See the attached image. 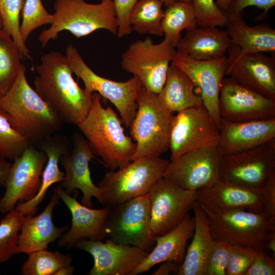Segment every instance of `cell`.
<instances>
[{
  "label": "cell",
  "instance_id": "obj_1",
  "mask_svg": "<svg viewBox=\"0 0 275 275\" xmlns=\"http://www.w3.org/2000/svg\"><path fill=\"white\" fill-rule=\"evenodd\" d=\"M35 90L63 123L77 125L87 116L92 94L80 87L72 76L66 56L51 51L42 56L36 67Z\"/></svg>",
  "mask_w": 275,
  "mask_h": 275
},
{
  "label": "cell",
  "instance_id": "obj_2",
  "mask_svg": "<svg viewBox=\"0 0 275 275\" xmlns=\"http://www.w3.org/2000/svg\"><path fill=\"white\" fill-rule=\"evenodd\" d=\"M26 68L21 64L17 76L8 91L0 97V107L12 126L31 142L60 132L63 123L51 106L28 82Z\"/></svg>",
  "mask_w": 275,
  "mask_h": 275
},
{
  "label": "cell",
  "instance_id": "obj_3",
  "mask_svg": "<svg viewBox=\"0 0 275 275\" xmlns=\"http://www.w3.org/2000/svg\"><path fill=\"white\" fill-rule=\"evenodd\" d=\"M101 96L94 92L85 119L77 126L94 154L102 158L111 171L121 169L132 161L136 145L126 135L122 120L110 106L103 107Z\"/></svg>",
  "mask_w": 275,
  "mask_h": 275
},
{
  "label": "cell",
  "instance_id": "obj_4",
  "mask_svg": "<svg viewBox=\"0 0 275 275\" xmlns=\"http://www.w3.org/2000/svg\"><path fill=\"white\" fill-rule=\"evenodd\" d=\"M53 8L50 26L43 30L38 37L43 47L50 41L57 39L59 33L64 31L77 38L99 29L117 35L118 21L112 0H101L97 4L84 0H55Z\"/></svg>",
  "mask_w": 275,
  "mask_h": 275
},
{
  "label": "cell",
  "instance_id": "obj_5",
  "mask_svg": "<svg viewBox=\"0 0 275 275\" xmlns=\"http://www.w3.org/2000/svg\"><path fill=\"white\" fill-rule=\"evenodd\" d=\"M136 102V114L129 126L136 145L132 160L160 156L169 150L173 113L162 104L157 94L143 86Z\"/></svg>",
  "mask_w": 275,
  "mask_h": 275
},
{
  "label": "cell",
  "instance_id": "obj_6",
  "mask_svg": "<svg viewBox=\"0 0 275 275\" xmlns=\"http://www.w3.org/2000/svg\"><path fill=\"white\" fill-rule=\"evenodd\" d=\"M169 162L160 156L147 157L133 160L117 171L106 172L98 184L101 203L111 206L147 194L163 177Z\"/></svg>",
  "mask_w": 275,
  "mask_h": 275
},
{
  "label": "cell",
  "instance_id": "obj_7",
  "mask_svg": "<svg viewBox=\"0 0 275 275\" xmlns=\"http://www.w3.org/2000/svg\"><path fill=\"white\" fill-rule=\"evenodd\" d=\"M200 205L208 218L213 240L267 252L265 243L270 233L275 231V222L264 214L243 209L213 212Z\"/></svg>",
  "mask_w": 275,
  "mask_h": 275
},
{
  "label": "cell",
  "instance_id": "obj_8",
  "mask_svg": "<svg viewBox=\"0 0 275 275\" xmlns=\"http://www.w3.org/2000/svg\"><path fill=\"white\" fill-rule=\"evenodd\" d=\"M104 229L107 237L113 242L137 246L149 253L155 241L151 229L148 193L109 206Z\"/></svg>",
  "mask_w": 275,
  "mask_h": 275
},
{
  "label": "cell",
  "instance_id": "obj_9",
  "mask_svg": "<svg viewBox=\"0 0 275 275\" xmlns=\"http://www.w3.org/2000/svg\"><path fill=\"white\" fill-rule=\"evenodd\" d=\"M65 56L73 73L84 82L86 91L91 94L96 92L108 100L118 109L122 122L129 127L136 114V100L142 87L140 79L133 76L125 81L118 82L97 75L72 44L66 47Z\"/></svg>",
  "mask_w": 275,
  "mask_h": 275
},
{
  "label": "cell",
  "instance_id": "obj_10",
  "mask_svg": "<svg viewBox=\"0 0 275 275\" xmlns=\"http://www.w3.org/2000/svg\"><path fill=\"white\" fill-rule=\"evenodd\" d=\"M177 49L166 39L154 44L150 37L132 43L122 55V68L141 81L147 90L158 94Z\"/></svg>",
  "mask_w": 275,
  "mask_h": 275
},
{
  "label": "cell",
  "instance_id": "obj_11",
  "mask_svg": "<svg viewBox=\"0 0 275 275\" xmlns=\"http://www.w3.org/2000/svg\"><path fill=\"white\" fill-rule=\"evenodd\" d=\"M275 177V141L222 156L219 179L248 188L263 189Z\"/></svg>",
  "mask_w": 275,
  "mask_h": 275
},
{
  "label": "cell",
  "instance_id": "obj_12",
  "mask_svg": "<svg viewBox=\"0 0 275 275\" xmlns=\"http://www.w3.org/2000/svg\"><path fill=\"white\" fill-rule=\"evenodd\" d=\"M219 129L203 105L173 116L169 149L171 161L189 151L217 144Z\"/></svg>",
  "mask_w": 275,
  "mask_h": 275
},
{
  "label": "cell",
  "instance_id": "obj_13",
  "mask_svg": "<svg viewBox=\"0 0 275 275\" xmlns=\"http://www.w3.org/2000/svg\"><path fill=\"white\" fill-rule=\"evenodd\" d=\"M221 157L218 143L189 151L169 161L163 178L188 190L209 187L219 179Z\"/></svg>",
  "mask_w": 275,
  "mask_h": 275
},
{
  "label": "cell",
  "instance_id": "obj_14",
  "mask_svg": "<svg viewBox=\"0 0 275 275\" xmlns=\"http://www.w3.org/2000/svg\"><path fill=\"white\" fill-rule=\"evenodd\" d=\"M195 194L163 177L152 185L148 195L154 237L169 232L183 219L192 209Z\"/></svg>",
  "mask_w": 275,
  "mask_h": 275
},
{
  "label": "cell",
  "instance_id": "obj_15",
  "mask_svg": "<svg viewBox=\"0 0 275 275\" xmlns=\"http://www.w3.org/2000/svg\"><path fill=\"white\" fill-rule=\"evenodd\" d=\"M218 112L221 119L245 122L275 118V99L265 97L231 77L223 79Z\"/></svg>",
  "mask_w": 275,
  "mask_h": 275
},
{
  "label": "cell",
  "instance_id": "obj_16",
  "mask_svg": "<svg viewBox=\"0 0 275 275\" xmlns=\"http://www.w3.org/2000/svg\"><path fill=\"white\" fill-rule=\"evenodd\" d=\"M46 154L31 145L14 160L6 184V191L0 199V212L7 213L19 204L33 199L40 187Z\"/></svg>",
  "mask_w": 275,
  "mask_h": 275
},
{
  "label": "cell",
  "instance_id": "obj_17",
  "mask_svg": "<svg viewBox=\"0 0 275 275\" xmlns=\"http://www.w3.org/2000/svg\"><path fill=\"white\" fill-rule=\"evenodd\" d=\"M226 75L270 98L275 99V59L262 52L246 53L231 45Z\"/></svg>",
  "mask_w": 275,
  "mask_h": 275
},
{
  "label": "cell",
  "instance_id": "obj_18",
  "mask_svg": "<svg viewBox=\"0 0 275 275\" xmlns=\"http://www.w3.org/2000/svg\"><path fill=\"white\" fill-rule=\"evenodd\" d=\"M74 246L93 257L89 275H131L149 254L139 247L118 244L109 238L105 242L85 239Z\"/></svg>",
  "mask_w": 275,
  "mask_h": 275
},
{
  "label": "cell",
  "instance_id": "obj_19",
  "mask_svg": "<svg viewBox=\"0 0 275 275\" xmlns=\"http://www.w3.org/2000/svg\"><path fill=\"white\" fill-rule=\"evenodd\" d=\"M171 64L183 71L200 89L203 105L219 129L218 99L221 84L226 75V57L198 61L177 50Z\"/></svg>",
  "mask_w": 275,
  "mask_h": 275
},
{
  "label": "cell",
  "instance_id": "obj_20",
  "mask_svg": "<svg viewBox=\"0 0 275 275\" xmlns=\"http://www.w3.org/2000/svg\"><path fill=\"white\" fill-rule=\"evenodd\" d=\"M195 200L213 212L243 209L265 213L264 188H251L220 179L209 187L196 190Z\"/></svg>",
  "mask_w": 275,
  "mask_h": 275
},
{
  "label": "cell",
  "instance_id": "obj_21",
  "mask_svg": "<svg viewBox=\"0 0 275 275\" xmlns=\"http://www.w3.org/2000/svg\"><path fill=\"white\" fill-rule=\"evenodd\" d=\"M94 157L87 140L77 133L74 135L72 151L60 160L65 171L61 186L69 194L79 189L82 193L81 203L91 208L93 207L92 197L101 202L100 189L93 183L89 168V162Z\"/></svg>",
  "mask_w": 275,
  "mask_h": 275
},
{
  "label": "cell",
  "instance_id": "obj_22",
  "mask_svg": "<svg viewBox=\"0 0 275 275\" xmlns=\"http://www.w3.org/2000/svg\"><path fill=\"white\" fill-rule=\"evenodd\" d=\"M54 191L65 203L72 215L71 227L59 240V246L70 248L82 239L103 240L107 238L104 224L109 206L101 209L87 207L78 202L77 195L71 196L61 185L54 188Z\"/></svg>",
  "mask_w": 275,
  "mask_h": 275
},
{
  "label": "cell",
  "instance_id": "obj_23",
  "mask_svg": "<svg viewBox=\"0 0 275 275\" xmlns=\"http://www.w3.org/2000/svg\"><path fill=\"white\" fill-rule=\"evenodd\" d=\"M273 141H275V118L245 122H231L221 119L218 148L222 156Z\"/></svg>",
  "mask_w": 275,
  "mask_h": 275
},
{
  "label": "cell",
  "instance_id": "obj_24",
  "mask_svg": "<svg viewBox=\"0 0 275 275\" xmlns=\"http://www.w3.org/2000/svg\"><path fill=\"white\" fill-rule=\"evenodd\" d=\"M60 197L54 191L45 209L39 215H27L18 235L15 254L30 253L47 249L51 242L61 237L68 226L58 227L52 221L54 207L60 203Z\"/></svg>",
  "mask_w": 275,
  "mask_h": 275
},
{
  "label": "cell",
  "instance_id": "obj_25",
  "mask_svg": "<svg viewBox=\"0 0 275 275\" xmlns=\"http://www.w3.org/2000/svg\"><path fill=\"white\" fill-rule=\"evenodd\" d=\"M195 227V217H190L188 213L172 230L154 237L155 246L131 275L148 271L155 265L167 261L181 264L186 254L188 240L193 237Z\"/></svg>",
  "mask_w": 275,
  "mask_h": 275
},
{
  "label": "cell",
  "instance_id": "obj_26",
  "mask_svg": "<svg viewBox=\"0 0 275 275\" xmlns=\"http://www.w3.org/2000/svg\"><path fill=\"white\" fill-rule=\"evenodd\" d=\"M38 143L39 149L47 156V162L43 171L40 187L36 195L29 201L18 204L15 208L24 216L34 215L49 187L63 180L65 173L59 169V162L63 155L71 152L69 139L60 132L48 136Z\"/></svg>",
  "mask_w": 275,
  "mask_h": 275
},
{
  "label": "cell",
  "instance_id": "obj_27",
  "mask_svg": "<svg viewBox=\"0 0 275 275\" xmlns=\"http://www.w3.org/2000/svg\"><path fill=\"white\" fill-rule=\"evenodd\" d=\"M231 43L226 31L217 27H200L187 30L176 48L190 58L209 61L226 57Z\"/></svg>",
  "mask_w": 275,
  "mask_h": 275
},
{
  "label": "cell",
  "instance_id": "obj_28",
  "mask_svg": "<svg viewBox=\"0 0 275 275\" xmlns=\"http://www.w3.org/2000/svg\"><path fill=\"white\" fill-rule=\"evenodd\" d=\"M242 13L226 15V32L231 43L246 53L275 52V30L268 23L249 26Z\"/></svg>",
  "mask_w": 275,
  "mask_h": 275
},
{
  "label": "cell",
  "instance_id": "obj_29",
  "mask_svg": "<svg viewBox=\"0 0 275 275\" xmlns=\"http://www.w3.org/2000/svg\"><path fill=\"white\" fill-rule=\"evenodd\" d=\"M192 209L195 220L194 233L177 275H205L206 261L214 243L205 212L197 201Z\"/></svg>",
  "mask_w": 275,
  "mask_h": 275
},
{
  "label": "cell",
  "instance_id": "obj_30",
  "mask_svg": "<svg viewBox=\"0 0 275 275\" xmlns=\"http://www.w3.org/2000/svg\"><path fill=\"white\" fill-rule=\"evenodd\" d=\"M195 85L180 69L171 64L165 83L157 94L162 104L172 113L203 105L201 96L195 93Z\"/></svg>",
  "mask_w": 275,
  "mask_h": 275
},
{
  "label": "cell",
  "instance_id": "obj_31",
  "mask_svg": "<svg viewBox=\"0 0 275 275\" xmlns=\"http://www.w3.org/2000/svg\"><path fill=\"white\" fill-rule=\"evenodd\" d=\"M167 7L162 21L164 39L176 47L182 31L198 26L196 15L193 2H176Z\"/></svg>",
  "mask_w": 275,
  "mask_h": 275
},
{
  "label": "cell",
  "instance_id": "obj_32",
  "mask_svg": "<svg viewBox=\"0 0 275 275\" xmlns=\"http://www.w3.org/2000/svg\"><path fill=\"white\" fill-rule=\"evenodd\" d=\"M160 0H139L133 7L129 17L132 31L140 35L149 34L162 36V21L164 10Z\"/></svg>",
  "mask_w": 275,
  "mask_h": 275
},
{
  "label": "cell",
  "instance_id": "obj_33",
  "mask_svg": "<svg viewBox=\"0 0 275 275\" xmlns=\"http://www.w3.org/2000/svg\"><path fill=\"white\" fill-rule=\"evenodd\" d=\"M22 58L19 49L10 34L0 29V97L14 83Z\"/></svg>",
  "mask_w": 275,
  "mask_h": 275
},
{
  "label": "cell",
  "instance_id": "obj_34",
  "mask_svg": "<svg viewBox=\"0 0 275 275\" xmlns=\"http://www.w3.org/2000/svg\"><path fill=\"white\" fill-rule=\"evenodd\" d=\"M28 255L21 269L24 275H60L61 271L72 263L71 255L58 251L53 252L44 249Z\"/></svg>",
  "mask_w": 275,
  "mask_h": 275
},
{
  "label": "cell",
  "instance_id": "obj_35",
  "mask_svg": "<svg viewBox=\"0 0 275 275\" xmlns=\"http://www.w3.org/2000/svg\"><path fill=\"white\" fill-rule=\"evenodd\" d=\"M31 145V140L12 126L0 107V157L14 161Z\"/></svg>",
  "mask_w": 275,
  "mask_h": 275
},
{
  "label": "cell",
  "instance_id": "obj_36",
  "mask_svg": "<svg viewBox=\"0 0 275 275\" xmlns=\"http://www.w3.org/2000/svg\"><path fill=\"white\" fill-rule=\"evenodd\" d=\"M25 0H0L3 29L9 33L16 43L22 58L32 59L20 32V18Z\"/></svg>",
  "mask_w": 275,
  "mask_h": 275
},
{
  "label": "cell",
  "instance_id": "obj_37",
  "mask_svg": "<svg viewBox=\"0 0 275 275\" xmlns=\"http://www.w3.org/2000/svg\"><path fill=\"white\" fill-rule=\"evenodd\" d=\"M24 215L15 209L0 222V263L7 261L15 254L19 232Z\"/></svg>",
  "mask_w": 275,
  "mask_h": 275
},
{
  "label": "cell",
  "instance_id": "obj_38",
  "mask_svg": "<svg viewBox=\"0 0 275 275\" xmlns=\"http://www.w3.org/2000/svg\"><path fill=\"white\" fill-rule=\"evenodd\" d=\"M21 14L20 32L25 43L35 30L45 24H51L53 21L52 14L47 12L41 0H25Z\"/></svg>",
  "mask_w": 275,
  "mask_h": 275
},
{
  "label": "cell",
  "instance_id": "obj_39",
  "mask_svg": "<svg viewBox=\"0 0 275 275\" xmlns=\"http://www.w3.org/2000/svg\"><path fill=\"white\" fill-rule=\"evenodd\" d=\"M198 26L224 27L227 17L216 6L214 0H193Z\"/></svg>",
  "mask_w": 275,
  "mask_h": 275
},
{
  "label": "cell",
  "instance_id": "obj_40",
  "mask_svg": "<svg viewBox=\"0 0 275 275\" xmlns=\"http://www.w3.org/2000/svg\"><path fill=\"white\" fill-rule=\"evenodd\" d=\"M257 251L249 246L231 245L226 275H244L252 263Z\"/></svg>",
  "mask_w": 275,
  "mask_h": 275
},
{
  "label": "cell",
  "instance_id": "obj_41",
  "mask_svg": "<svg viewBox=\"0 0 275 275\" xmlns=\"http://www.w3.org/2000/svg\"><path fill=\"white\" fill-rule=\"evenodd\" d=\"M231 245L214 240L205 263V275H226V268Z\"/></svg>",
  "mask_w": 275,
  "mask_h": 275
},
{
  "label": "cell",
  "instance_id": "obj_42",
  "mask_svg": "<svg viewBox=\"0 0 275 275\" xmlns=\"http://www.w3.org/2000/svg\"><path fill=\"white\" fill-rule=\"evenodd\" d=\"M113 2L118 21L117 36L122 38L132 31L129 23L131 11L139 0H112Z\"/></svg>",
  "mask_w": 275,
  "mask_h": 275
},
{
  "label": "cell",
  "instance_id": "obj_43",
  "mask_svg": "<svg viewBox=\"0 0 275 275\" xmlns=\"http://www.w3.org/2000/svg\"><path fill=\"white\" fill-rule=\"evenodd\" d=\"M275 258L264 250L257 251V254L244 275H274Z\"/></svg>",
  "mask_w": 275,
  "mask_h": 275
},
{
  "label": "cell",
  "instance_id": "obj_44",
  "mask_svg": "<svg viewBox=\"0 0 275 275\" xmlns=\"http://www.w3.org/2000/svg\"><path fill=\"white\" fill-rule=\"evenodd\" d=\"M275 6V0H233L225 15L242 13V11L248 7L255 6L263 10V13L257 20H261L265 18L269 11Z\"/></svg>",
  "mask_w": 275,
  "mask_h": 275
},
{
  "label": "cell",
  "instance_id": "obj_45",
  "mask_svg": "<svg viewBox=\"0 0 275 275\" xmlns=\"http://www.w3.org/2000/svg\"><path fill=\"white\" fill-rule=\"evenodd\" d=\"M265 215L275 222V177L272 178L264 187Z\"/></svg>",
  "mask_w": 275,
  "mask_h": 275
},
{
  "label": "cell",
  "instance_id": "obj_46",
  "mask_svg": "<svg viewBox=\"0 0 275 275\" xmlns=\"http://www.w3.org/2000/svg\"><path fill=\"white\" fill-rule=\"evenodd\" d=\"M181 264L167 261L161 263L158 268L153 273V275H168L170 274H178Z\"/></svg>",
  "mask_w": 275,
  "mask_h": 275
},
{
  "label": "cell",
  "instance_id": "obj_47",
  "mask_svg": "<svg viewBox=\"0 0 275 275\" xmlns=\"http://www.w3.org/2000/svg\"><path fill=\"white\" fill-rule=\"evenodd\" d=\"M12 164L6 159L0 157V185L5 187Z\"/></svg>",
  "mask_w": 275,
  "mask_h": 275
},
{
  "label": "cell",
  "instance_id": "obj_48",
  "mask_svg": "<svg viewBox=\"0 0 275 275\" xmlns=\"http://www.w3.org/2000/svg\"><path fill=\"white\" fill-rule=\"evenodd\" d=\"M265 246L267 251L271 252L273 255L275 254V231H272L268 236Z\"/></svg>",
  "mask_w": 275,
  "mask_h": 275
},
{
  "label": "cell",
  "instance_id": "obj_49",
  "mask_svg": "<svg viewBox=\"0 0 275 275\" xmlns=\"http://www.w3.org/2000/svg\"><path fill=\"white\" fill-rule=\"evenodd\" d=\"M233 0H216L215 3L217 7L223 12L229 8Z\"/></svg>",
  "mask_w": 275,
  "mask_h": 275
},
{
  "label": "cell",
  "instance_id": "obj_50",
  "mask_svg": "<svg viewBox=\"0 0 275 275\" xmlns=\"http://www.w3.org/2000/svg\"><path fill=\"white\" fill-rule=\"evenodd\" d=\"M166 6L176 2H193V0H160Z\"/></svg>",
  "mask_w": 275,
  "mask_h": 275
},
{
  "label": "cell",
  "instance_id": "obj_51",
  "mask_svg": "<svg viewBox=\"0 0 275 275\" xmlns=\"http://www.w3.org/2000/svg\"><path fill=\"white\" fill-rule=\"evenodd\" d=\"M3 20H2V18L0 13V29L3 28Z\"/></svg>",
  "mask_w": 275,
  "mask_h": 275
}]
</instances>
